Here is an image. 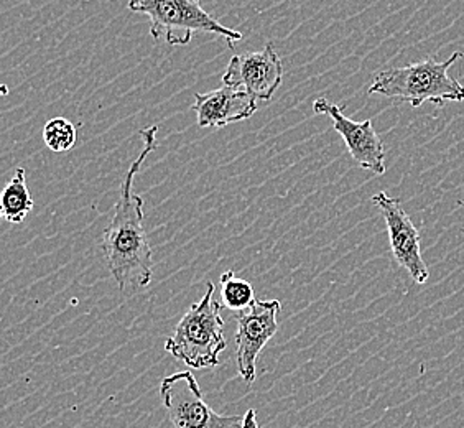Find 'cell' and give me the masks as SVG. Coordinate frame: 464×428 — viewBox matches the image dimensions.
I'll use <instances>...</instances> for the list:
<instances>
[{"label": "cell", "instance_id": "ba28073f", "mask_svg": "<svg viewBox=\"0 0 464 428\" xmlns=\"http://www.w3.org/2000/svg\"><path fill=\"white\" fill-rule=\"evenodd\" d=\"M284 81V64L272 44L259 52L232 56L223 74V86L270 101Z\"/></svg>", "mask_w": 464, "mask_h": 428}, {"label": "cell", "instance_id": "7a4b0ae2", "mask_svg": "<svg viewBox=\"0 0 464 428\" xmlns=\"http://www.w3.org/2000/svg\"><path fill=\"white\" fill-rule=\"evenodd\" d=\"M463 58L461 52L451 54L445 62L430 56L402 68H391L375 76L369 86V94L405 101L420 107L423 102L443 106L445 101H464V86L450 74V68Z\"/></svg>", "mask_w": 464, "mask_h": 428}, {"label": "cell", "instance_id": "7c38bea8", "mask_svg": "<svg viewBox=\"0 0 464 428\" xmlns=\"http://www.w3.org/2000/svg\"><path fill=\"white\" fill-rule=\"evenodd\" d=\"M256 302L254 287L247 280L236 276V272L227 270L221 276V304L231 310L239 313Z\"/></svg>", "mask_w": 464, "mask_h": 428}, {"label": "cell", "instance_id": "30bf717a", "mask_svg": "<svg viewBox=\"0 0 464 428\" xmlns=\"http://www.w3.org/2000/svg\"><path fill=\"white\" fill-rule=\"evenodd\" d=\"M191 109L197 112L199 127L219 129L254 116L257 111V99L247 92L223 86L206 94H197Z\"/></svg>", "mask_w": 464, "mask_h": 428}, {"label": "cell", "instance_id": "9c48e42d", "mask_svg": "<svg viewBox=\"0 0 464 428\" xmlns=\"http://www.w3.org/2000/svg\"><path fill=\"white\" fill-rule=\"evenodd\" d=\"M314 114L330 116L333 127L348 147V152L353 160L361 169L371 170L375 175L385 173V147L382 139L375 132L372 121L367 119L364 122H356L344 116L343 109L330 102L328 99L320 98L313 102Z\"/></svg>", "mask_w": 464, "mask_h": 428}, {"label": "cell", "instance_id": "4fadbf2b", "mask_svg": "<svg viewBox=\"0 0 464 428\" xmlns=\"http://www.w3.org/2000/svg\"><path fill=\"white\" fill-rule=\"evenodd\" d=\"M44 141L52 152H68L76 143V125L64 117L50 119L44 127Z\"/></svg>", "mask_w": 464, "mask_h": 428}, {"label": "cell", "instance_id": "3957f363", "mask_svg": "<svg viewBox=\"0 0 464 428\" xmlns=\"http://www.w3.org/2000/svg\"><path fill=\"white\" fill-rule=\"evenodd\" d=\"M226 346L221 304L215 300V284L208 282L205 297L183 315L165 349L187 366L208 369L219 365Z\"/></svg>", "mask_w": 464, "mask_h": 428}, {"label": "cell", "instance_id": "9a60e30c", "mask_svg": "<svg viewBox=\"0 0 464 428\" xmlns=\"http://www.w3.org/2000/svg\"><path fill=\"white\" fill-rule=\"evenodd\" d=\"M458 205H461L464 208V201H458Z\"/></svg>", "mask_w": 464, "mask_h": 428}, {"label": "cell", "instance_id": "277c9868", "mask_svg": "<svg viewBox=\"0 0 464 428\" xmlns=\"http://www.w3.org/2000/svg\"><path fill=\"white\" fill-rule=\"evenodd\" d=\"M129 9L147 15L153 40L171 46L188 45L197 34L223 36L229 48L242 40L241 32L224 27L205 9L203 0H129Z\"/></svg>", "mask_w": 464, "mask_h": 428}, {"label": "cell", "instance_id": "52a82bcc", "mask_svg": "<svg viewBox=\"0 0 464 428\" xmlns=\"http://www.w3.org/2000/svg\"><path fill=\"white\" fill-rule=\"evenodd\" d=\"M372 203L384 216L395 262L409 272L415 284H427L430 270L421 256L420 232L411 221V214L403 209L402 201L399 198L389 197L385 191H379L372 197Z\"/></svg>", "mask_w": 464, "mask_h": 428}, {"label": "cell", "instance_id": "8fae6325", "mask_svg": "<svg viewBox=\"0 0 464 428\" xmlns=\"http://www.w3.org/2000/svg\"><path fill=\"white\" fill-rule=\"evenodd\" d=\"M25 169L18 167L0 198V213L10 224H20L34 209V199L27 187Z\"/></svg>", "mask_w": 464, "mask_h": 428}, {"label": "cell", "instance_id": "6da1fadb", "mask_svg": "<svg viewBox=\"0 0 464 428\" xmlns=\"http://www.w3.org/2000/svg\"><path fill=\"white\" fill-rule=\"evenodd\" d=\"M159 125L140 131L143 149L130 163L122 183L112 221L102 236V250L111 276L121 292H137L150 286L153 276L152 248L143 229V199L134 193L135 175L157 145Z\"/></svg>", "mask_w": 464, "mask_h": 428}, {"label": "cell", "instance_id": "5b68a950", "mask_svg": "<svg viewBox=\"0 0 464 428\" xmlns=\"http://www.w3.org/2000/svg\"><path fill=\"white\" fill-rule=\"evenodd\" d=\"M160 397L173 428H242L241 415H223L205 401L193 373L163 377Z\"/></svg>", "mask_w": 464, "mask_h": 428}, {"label": "cell", "instance_id": "5bb4252c", "mask_svg": "<svg viewBox=\"0 0 464 428\" xmlns=\"http://www.w3.org/2000/svg\"><path fill=\"white\" fill-rule=\"evenodd\" d=\"M242 428H259V423H257V413L254 409H249V411L244 413V425Z\"/></svg>", "mask_w": 464, "mask_h": 428}, {"label": "cell", "instance_id": "8992f818", "mask_svg": "<svg viewBox=\"0 0 464 428\" xmlns=\"http://www.w3.org/2000/svg\"><path fill=\"white\" fill-rule=\"evenodd\" d=\"M280 310L282 304L278 300H256L249 308L236 315V359L244 383L256 381L257 357L278 331Z\"/></svg>", "mask_w": 464, "mask_h": 428}]
</instances>
